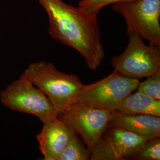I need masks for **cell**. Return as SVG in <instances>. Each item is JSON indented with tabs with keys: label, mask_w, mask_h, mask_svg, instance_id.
Segmentation results:
<instances>
[{
	"label": "cell",
	"mask_w": 160,
	"mask_h": 160,
	"mask_svg": "<svg viewBox=\"0 0 160 160\" xmlns=\"http://www.w3.org/2000/svg\"><path fill=\"white\" fill-rule=\"evenodd\" d=\"M139 82V79L128 77L114 71L102 80L83 85L77 102L115 110L125 98L137 89Z\"/></svg>",
	"instance_id": "6"
},
{
	"label": "cell",
	"mask_w": 160,
	"mask_h": 160,
	"mask_svg": "<svg viewBox=\"0 0 160 160\" xmlns=\"http://www.w3.org/2000/svg\"><path fill=\"white\" fill-rule=\"evenodd\" d=\"M113 112V110L76 102L59 114L58 118L82 138L91 152L108 128Z\"/></svg>",
	"instance_id": "5"
},
{
	"label": "cell",
	"mask_w": 160,
	"mask_h": 160,
	"mask_svg": "<svg viewBox=\"0 0 160 160\" xmlns=\"http://www.w3.org/2000/svg\"><path fill=\"white\" fill-rule=\"evenodd\" d=\"M139 160H160V137L147 140L143 146L132 155Z\"/></svg>",
	"instance_id": "13"
},
{
	"label": "cell",
	"mask_w": 160,
	"mask_h": 160,
	"mask_svg": "<svg viewBox=\"0 0 160 160\" xmlns=\"http://www.w3.org/2000/svg\"><path fill=\"white\" fill-rule=\"evenodd\" d=\"M49 17V33L84 58L88 67L96 70L104 58L97 14L69 5L62 0H38Z\"/></svg>",
	"instance_id": "1"
},
{
	"label": "cell",
	"mask_w": 160,
	"mask_h": 160,
	"mask_svg": "<svg viewBox=\"0 0 160 160\" xmlns=\"http://www.w3.org/2000/svg\"><path fill=\"white\" fill-rule=\"evenodd\" d=\"M129 43L120 55L112 59L114 71L132 78L141 79L160 71V47L146 45L138 33H128Z\"/></svg>",
	"instance_id": "3"
},
{
	"label": "cell",
	"mask_w": 160,
	"mask_h": 160,
	"mask_svg": "<svg viewBox=\"0 0 160 160\" xmlns=\"http://www.w3.org/2000/svg\"><path fill=\"white\" fill-rule=\"evenodd\" d=\"M0 100L8 108L34 115L43 123L57 119L58 116L46 95L22 75L1 92Z\"/></svg>",
	"instance_id": "4"
},
{
	"label": "cell",
	"mask_w": 160,
	"mask_h": 160,
	"mask_svg": "<svg viewBox=\"0 0 160 160\" xmlns=\"http://www.w3.org/2000/svg\"><path fill=\"white\" fill-rule=\"evenodd\" d=\"M75 132L57 118L43 123L37 136L39 148L45 160H59L60 155Z\"/></svg>",
	"instance_id": "9"
},
{
	"label": "cell",
	"mask_w": 160,
	"mask_h": 160,
	"mask_svg": "<svg viewBox=\"0 0 160 160\" xmlns=\"http://www.w3.org/2000/svg\"><path fill=\"white\" fill-rule=\"evenodd\" d=\"M138 0H80L78 7L87 12L98 14L104 7L118 2H130Z\"/></svg>",
	"instance_id": "15"
},
{
	"label": "cell",
	"mask_w": 160,
	"mask_h": 160,
	"mask_svg": "<svg viewBox=\"0 0 160 160\" xmlns=\"http://www.w3.org/2000/svg\"><path fill=\"white\" fill-rule=\"evenodd\" d=\"M43 92L58 115L75 103L83 84L77 75L58 71L52 63H31L23 74Z\"/></svg>",
	"instance_id": "2"
},
{
	"label": "cell",
	"mask_w": 160,
	"mask_h": 160,
	"mask_svg": "<svg viewBox=\"0 0 160 160\" xmlns=\"http://www.w3.org/2000/svg\"><path fill=\"white\" fill-rule=\"evenodd\" d=\"M147 140L124 129L109 127L91 151L90 160H125L131 157Z\"/></svg>",
	"instance_id": "8"
},
{
	"label": "cell",
	"mask_w": 160,
	"mask_h": 160,
	"mask_svg": "<svg viewBox=\"0 0 160 160\" xmlns=\"http://www.w3.org/2000/svg\"><path fill=\"white\" fill-rule=\"evenodd\" d=\"M90 151L86 148L84 143L75 132L63 149L59 160H90Z\"/></svg>",
	"instance_id": "12"
},
{
	"label": "cell",
	"mask_w": 160,
	"mask_h": 160,
	"mask_svg": "<svg viewBox=\"0 0 160 160\" xmlns=\"http://www.w3.org/2000/svg\"><path fill=\"white\" fill-rule=\"evenodd\" d=\"M138 92L160 100V71L153 74L139 83Z\"/></svg>",
	"instance_id": "14"
},
{
	"label": "cell",
	"mask_w": 160,
	"mask_h": 160,
	"mask_svg": "<svg viewBox=\"0 0 160 160\" xmlns=\"http://www.w3.org/2000/svg\"><path fill=\"white\" fill-rule=\"evenodd\" d=\"M115 110L126 113L160 116V100L137 92L125 98Z\"/></svg>",
	"instance_id": "11"
},
{
	"label": "cell",
	"mask_w": 160,
	"mask_h": 160,
	"mask_svg": "<svg viewBox=\"0 0 160 160\" xmlns=\"http://www.w3.org/2000/svg\"><path fill=\"white\" fill-rule=\"evenodd\" d=\"M109 127L122 128L149 140L160 137V116L113 110Z\"/></svg>",
	"instance_id": "10"
},
{
	"label": "cell",
	"mask_w": 160,
	"mask_h": 160,
	"mask_svg": "<svg viewBox=\"0 0 160 160\" xmlns=\"http://www.w3.org/2000/svg\"><path fill=\"white\" fill-rule=\"evenodd\" d=\"M112 8L125 20L128 33H138L149 44L160 47V0L118 2Z\"/></svg>",
	"instance_id": "7"
}]
</instances>
